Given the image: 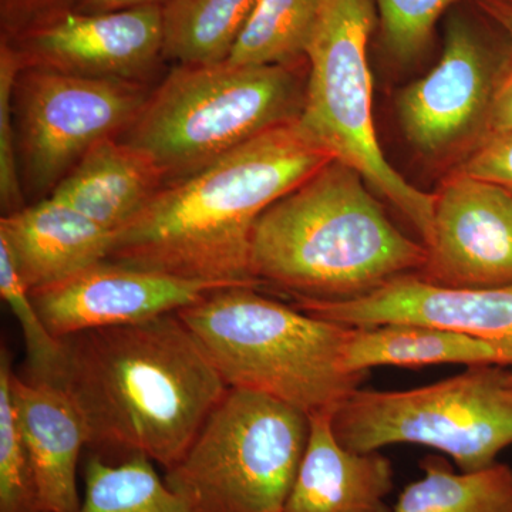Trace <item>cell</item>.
I'll use <instances>...</instances> for the list:
<instances>
[{"label": "cell", "mask_w": 512, "mask_h": 512, "mask_svg": "<svg viewBox=\"0 0 512 512\" xmlns=\"http://www.w3.org/2000/svg\"><path fill=\"white\" fill-rule=\"evenodd\" d=\"M77 3L79 0H0V39L16 42L72 12Z\"/></svg>", "instance_id": "obj_28"}, {"label": "cell", "mask_w": 512, "mask_h": 512, "mask_svg": "<svg viewBox=\"0 0 512 512\" xmlns=\"http://www.w3.org/2000/svg\"><path fill=\"white\" fill-rule=\"evenodd\" d=\"M478 8L512 39V5L507 0H477Z\"/></svg>", "instance_id": "obj_32"}, {"label": "cell", "mask_w": 512, "mask_h": 512, "mask_svg": "<svg viewBox=\"0 0 512 512\" xmlns=\"http://www.w3.org/2000/svg\"><path fill=\"white\" fill-rule=\"evenodd\" d=\"M437 365L508 367L512 355L490 340L410 323L350 328L343 352V367L349 373H369L382 366Z\"/></svg>", "instance_id": "obj_19"}, {"label": "cell", "mask_w": 512, "mask_h": 512, "mask_svg": "<svg viewBox=\"0 0 512 512\" xmlns=\"http://www.w3.org/2000/svg\"><path fill=\"white\" fill-rule=\"evenodd\" d=\"M507 2H510V3H511V5H512V0H507Z\"/></svg>", "instance_id": "obj_34"}, {"label": "cell", "mask_w": 512, "mask_h": 512, "mask_svg": "<svg viewBox=\"0 0 512 512\" xmlns=\"http://www.w3.org/2000/svg\"><path fill=\"white\" fill-rule=\"evenodd\" d=\"M366 184L355 168L332 160L274 202L252 237L258 288L293 301L343 302L417 274L426 247L389 220Z\"/></svg>", "instance_id": "obj_3"}, {"label": "cell", "mask_w": 512, "mask_h": 512, "mask_svg": "<svg viewBox=\"0 0 512 512\" xmlns=\"http://www.w3.org/2000/svg\"><path fill=\"white\" fill-rule=\"evenodd\" d=\"M511 52L495 50L470 20L447 23L443 56L400 96L399 117L407 140L427 156L487 136L488 116Z\"/></svg>", "instance_id": "obj_10"}, {"label": "cell", "mask_w": 512, "mask_h": 512, "mask_svg": "<svg viewBox=\"0 0 512 512\" xmlns=\"http://www.w3.org/2000/svg\"><path fill=\"white\" fill-rule=\"evenodd\" d=\"M505 382H507L508 386L512 389V366H508V369H505Z\"/></svg>", "instance_id": "obj_33"}, {"label": "cell", "mask_w": 512, "mask_h": 512, "mask_svg": "<svg viewBox=\"0 0 512 512\" xmlns=\"http://www.w3.org/2000/svg\"><path fill=\"white\" fill-rule=\"evenodd\" d=\"M167 2L168 0H79L74 10L82 13H109L148 6H164Z\"/></svg>", "instance_id": "obj_31"}, {"label": "cell", "mask_w": 512, "mask_h": 512, "mask_svg": "<svg viewBox=\"0 0 512 512\" xmlns=\"http://www.w3.org/2000/svg\"><path fill=\"white\" fill-rule=\"evenodd\" d=\"M153 464L143 456L113 464L93 454L84 466L86 491L76 512H197Z\"/></svg>", "instance_id": "obj_22"}, {"label": "cell", "mask_w": 512, "mask_h": 512, "mask_svg": "<svg viewBox=\"0 0 512 512\" xmlns=\"http://www.w3.org/2000/svg\"><path fill=\"white\" fill-rule=\"evenodd\" d=\"M419 480L406 485L393 512H512V467L456 471L443 456L420 461Z\"/></svg>", "instance_id": "obj_20"}, {"label": "cell", "mask_w": 512, "mask_h": 512, "mask_svg": "<svg viewBox=\"0 0 512 512\" xmlns=\"http://www.w3.org/2000/svg\"><path fill=\"white\" fill-rule=\"evenodd\" d=\"M372 0H319L306 62L299 123L326 151L362 174L416 228L424 245L433 231L436 194L397 173L384 157L373 119L367 43L375 29Z\"/></svg>", "instance_id": "obj_6"}, {"label": "cell", "mask_w": 512, "mask_h": 512, "mask_svg": "<svg viewBox=\"0 0 512 512\" xmlns=\"http://www.w3.org/2000/svg\"><path fill=\"white\" fill-rule=\"evenodd\" d=\"M333 413L311 416L308 446L284 512H393L392 461L355 451L336 439Z\"/></svg>", "instance_id": "obj_16"}, {"label": "cell", "mask_w": 512, "mask_h": 512, "mask_svg": "<svg viewBox=\"0 0 512 512\" xmlns=\"http://www.w3.org/2000/svg\"><path fill=\"white\" fill-rule=\"evenodd\" d=\"M225 384L308 414L333 413L369 373L343 367L348 326L275 301L254 286L208 293L178 312Z\"/></svg>", "instance_id": "obj_4"}, {"label": "cell", "mask_w": 512, "mask_h": 512, "mask_svg": "<svg viewBox=\"0 0 512 512\" xmlns=\"http://www.w3.org/2000/svg\"><path fill=\"white\" fill-rule=\"evenodd\" d=\"M62 340L56 384L82 414L96 456H143L170 470L228 390L178 313Z\"/></svg>", "instance_id": "obj_2"}, {"label": "cell", "mask_w": 512, "mask_h": 512, "mask_svg": "<svg viewBox=\"0 0 512 512\" xmlns=\"http://www.w3.org/2000/svg\"><path fill=\"white\" fill-rule=\"evenodd\" d=\"M258 0H168L163 55L177 64L227 62Z\"/></svg>", "instance_id": "obj_21"}, {"label": "cell", "mask_w": 512, "mask_h": 512, "mask_svg": "<svg viewBox=\"0 0 512 512\" xmlns=\"http://www.w3.org/2000/svg\"><path fill=\"white\" fill-rule=\"evenodd\" d=\"M461 171L512 190V131L485 136Z\"/></svg>", "instance_id": "obj_29"}, {"label": "cell", "mask_w": 512, "mask_h": 512, "mask_svg": "<svg viewBox=\"0 0 512 512\" xmlns=\"http://www.w3.org/2000/svg\"><path fill=\"white\" fill-rule=\"evenodd\" d=\"M309 431L301 410L228 387L165 483L197 512H284Z\"/></svg>", "instance_id": "obj_7"}, {"label": "cell", "mask_w": 512, "mask_h": 512, "mask_svg": "<svg viewBox=\"0 0 512 512\" xmlns=\"http://www.w3.org/2000/svg\"><path fill=\"white\" fill-rule=\"evenodd\" d=\"M12 356L0 353V512H42L32 461L23 443L10 393Z\"/></svg>", "instance_id": "obj_24"}, {"label": "cell", "mask_w": 512, "mask_h": 512, "mask_svg": "<svg viewBox=\"0 0 512 512\" xmlns=\"http://www.w3.org/2000/svg\"><path fill=\"white\" fill-rule=\"evenodd\" d=\"M504 372L476 366L417 389L359 387L333 412V431L350 450L414 444L446 454L460 471L483 470L512 446V389Z\"/></svg>", "instance_id": "obj_8"}, {"label": "cell", "mask_w": 512, "mask_h": 512, "mask_svg": "<svg viewBox=\"0 0 512 512\" xmlns=\"http://www.w3.org/2000/svg\"><path fill=\"white\" fill-rule=\"evenodd\" d=\"M22 60L15 47L0 39V207L2 217L28 205L20 181L13 126L12 96Z\"/></svg>", "instance_id": "obj_27"}, {"label": "cell", "mask_w": 512, "mask_h": 512, "mask_svg": "<svg viewBox=\"0 0 512 512\" xmlns=\"http://www.w3.org/2000/svg\"><path fill=\"white\" fill-rule=\"evenodd\" d=\"M227 285L191 281L101 261L30 291L47 328L63 339L84 330L136 325L178 313Z\"/></svg>", "instance_id": "obj_13"}, {"label": "cell", "mask_w": 512, "mask_h": 512, "mask_svg": "<svg viewBox=\"0 0 512 512\" xmlns=\"http://www.w3.org/2000/svg\"><path fill=\"white\" fill-rule=\"evenodd\" d=\"M13 410L35 473L42 512L79 510L77 468L89 444L86 424L60 384L10 376Z\"/></svg>", "instance_id": "obj_15"}, {"label": "cell", "mask_w": 512, "mask_h": 512, "mask_svg": "<svg viewBox=\"0 0 512 512\" xmlns=\"http://www.w3.org/2000/svg\"><path fill=\"white\" fill-rule=\"evenodd\" d=\"M9 43L22 67L150 83L164 59L163 6L109 13L72 10Z\"/></svg>", "instance_id": "obj_12"}, {"label": "cell", "mask_w": 512, "mask_h": 512, "mask_svg": "<svg viewBox=\"0 0 512 512\" xmlns=\"http://www.w3.org/2000/svg\"><path fill=\"white\" fill-rule=\"evenodd\" d=\"M0 295L18 319L26 346V379L56 383L62 372L63 340L56 338L37 311L30 291L5 244L0 242Z\"/></svg>", "instance_id": "obj_25"}, {"label": "cell", "mask_w": 512, "mask_h": 512, "mask_svg": "<svg viewBox=\"0 0 512 512\" xmlns=\"http://www.w3.org/2000/svg\"><path fill=\"white\" fill-rule=\"evenodd\" d=\"M296 67L177 64L119 138L153 158L165 184L174 183L299 119L306 80Z\"/></svg>", "instance_id": "obj_5"}, {"label": "cell", "mask_w": 512, "mask_h": 512, "mask_svg": "<svg viewBox=\"0 0 512 512\" xmlns=\"http://www.w3.org/2000/svg\"><path fill=\"white\" fill-rule=\"evenodd\" d=\"M319 0H258L227 62L232 66H296L306 60Z\"/></svg>", "instance_id": "obj_23"}, {"label": "cell", "mask_w": 512, "mask_h": 512, "mask_svg": "<svg viewBox=\"0 0 512 512\" xmlns=\"http://www.w3.org/2000/svg\"><path fill=\"white\" fill-rule=\"evenodd\" d=\"M512 131V56L498 82L488 116L487 136Z\"/></svg>", "instance_id": "obj_30"}, {"label": "cell", "mask_w": 512, "mask_h": 512, "mask_svg": "<svg viewBox=\"0 0 512 512\" xmlns=\"http://www.w3.org/2000/svg\"><path fill=\"white\" fill-rule=\"evenodd\" d=\"M164 185L163 171L153 158L119 137H109L84 154L52 197L117 234Z\"/></svg>", "instance_id": "obj_18"}, {"label": "cell", "mask_w": 512, "mask_h": 512, "mask_svg": "<svg viewBox=\"0 0 512 512\" xmlns=\"http://www.w3.org/2000/svg\"><path fill=\"white\" fill-rule=\"evenodd\" d=\"M426 264L417 272L448 288L512 285V190L458 171L434 202Z\"/></svg>", "instance_id": "obj_11"}, {"label": "cell", "mask_w": 512, "mask_h": 512, "mask_svg": "<svg viewBox=\"0 0 512 512\" xmlns=\"http://www.w3.org/2000/svg\"><path fill=\"white\" fill-rule=\"evenodd\" d=\"M332 160L299 119L269 128L165 184L114 235L107 259L175 278L258 288L251 248L259 218Z\"/></svg>", "instance_id": "obj_1"}, {"label": "cell", "mask_w": 512, "mask_h": 512, "mask_svg": "<svg viewBox=\"0 0 512 512\" xmlns=\"http://www.w3.org/2000/svg\"><path fill=\"white\" fill-rule=\"evenodd\" d=\"M151 92L150 83L22 67L12 107L28 204L50 197L94 144L123 134Z\"/></svg>", "instance_id": "obj_9"}, {"label": "cell", "mask_w": 512, "mask_h": 512, "mask_svg": "<svg viewBox=\"0 0 512 512\" xmlns=\"http://www.w3.org/2000/svg\"><path fill=\"white\" fill-rule=\"evenodd\" d=\"M458 0H376L387 49L403 62L429 45L437 20Z\"/></svg>", "instance_id": "obj_26"}, {"label": "cell", "mask_w": 512, "mask_h": 512, "mask_svg": "<svg viewBox=\"0 0 512 512\" xmlns=\"http://www.w3.org/2000/svg\"><path fill=\"white\" fill-rule=\"evenodd\" d=\"M114 235L52 195L0 218V242L29 291L106 261Z\"/></svg>", "instance_id": "obj_17"}, {"label": "cell", "mask_w": 512, "mask_h": 512, "mask_svg": "<svg viewBox=\"0 0 512 512\" xmlns=\"http://www.w3.org/2000/svg\"><path fill=\"white\" fill-rule=\"evenodd\" d=\"M293 306L348 328L410 323L451 330L490 340L512 355V285L448 288L410 274L352 301H293Z\"/></svg>", "instance_id": "obj_14"}]
</instances>
